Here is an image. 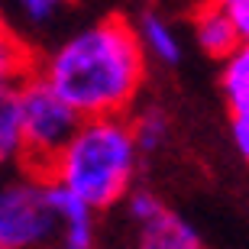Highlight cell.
Returning a JSON list of instances; mask_svg holds the SVG:
<instances>
[{
	"label": "cell",
	"mask_w": 249,
	"mask_h": 249,
	"mask_svg": "<svg viewBox=\"0 0 249 249\" xmlns=\"http://www.w3.org/2000/svg\"><path fill=\"white\" fill-rule=\"evenodd\" d=\"M81 113L68 107L36 71L19 81V133H23V162L46 175L62 149L81 129Z\"/></svg>",
	"instance_id": "4"
},
{
	"label": "cell",
	"mask_w": 249,
	"mask_h": 249,
	"mask_svg": "<svg viewBox=\"0 0 249 249\" xmlns=\"http://www.w3.org/2000/svg\"><path fill=\"white\" fill-rule=\"evenodd\" d=\"M0 249H62L55 185L26 165L0 172Z\"/></svg>",
	"instance_id": "3"
},
{
	"label": "cell",
	"mask_w": 249,
	"mask_h": 249,
	"mask_svg": "<svg viewBox=\"0 0 249 249\" xmlns=\"http://www.w3.org/2000/svg\"><path fill=\"white\" fill-rule=\"evenodd\" d=\"M123 204H126V217L136 223V227H146V223L159 220V217L168 211L165 201H162L156 191H149V188H133Z\"/></svg>",
	"instance_id": "14"
},
{
	"label": "cell",
	"mask_w": 249,
	"mask_h": 249,
	"mask_svg": "<svg viewBox=\"0 0 249 249\" xmlns=\"http://www.w3.org/2000/svg\"><path fill=\"white\" fill-rule=\"evenodd\" d=\"M146 49L136 23L104 17L74 29L36 58V74L81 120L129 117L146 81Z\"/></svg>",
	"instance_id": "1"
},
{
	"label": "cell",
	"mask_w": 249,
	"mask_h": 249,
	"mask_svg": "<svg viewBox=\"0 0 249 249\" xmlns=\"http://www.w3.org/2000/svg\"><path fill=\"white\" fill-rule=\"evenodd\" d=\"M220 7H227V10H236V7H246L249 0H217Z\"/></svg>",
	"instance_id": "17"
},
{
	"label": "cell",
	"mask_w": 249,
	"mask_h": 249,
	"mask_svg": "<svg viewBox=\"0 0 249 249\" xmlns=\"http://www.w3.org/2000/svg\"><path fill=\"white\" fill-rule=\"evenodd\" d=\"M68 7V0H0V10L7 13L10 26L17 29H46L52 26L62 10ZM23 36V33H19Z\"/></svg>",
	"instance_id": "11"
},
{
	"label": "cell",
	"mask_w": 249,
	"mask_h": 249,
	"mask_svg": "<svg viewBox=\"0 0 249 249\" xmlns=\"http://www.w3.org/2000/svg\"><path fill=\"white\" fill-rule=\"evenodd\" d=\"M136 249H201V236L185 217L165 211L159 220L139 227Z\"/></svg>",
	"instance_id": "8"
},
{
	"label": "cell",
	"mask_w": 249,
	"mask_h": 249,
	"mask_svg": "<svg viewBox=\"0 0 249 249\" xmlns=\"http://www.w3.org/2000/svg\"><path fill=\"white\" fill-rule=\"evenodd\" d=\"M220 88L230 110L249 107V39H243L236 52L220 65Z\"/></svg>",
	"instance_id": "12"
},
{
	"label": "cell",
	"mask_w": 249,
	"mask_h": 249,
	"mask_svg": "<svg viewBox=\"0 0 249 249\" xmlns=\"http://www.w3.org/2000/svg\"><path fill=\"white\" fill-rule=\"evenodd\" d=\"M129 126H133V136H136V146H139L142 156H149V152H156V149L165 146L168 129H172L165 110H159L156 104L139 107V110L129 113Z\"/></svg>",
	"instance_id": "13"
},
{
	"label": "cell",
	"mask_w": 249,
	"mask_h": 249,
	"mask_svg": "<svg viewBox=\"0 0 249 249\" xmlns=\"http://www.w3.org/2000/svg\"><path fill=\"white\" fill-rule=\"evenodd\" d=\"M136 33H139V42L146 49V58H156L162 65H178L181 62V42H178L175 29L162 13L149 10L136 19Z\"/></svg>",
	"instance_id": "9"
},
{
	"label": "cell",
	"mask_w": 249,
	"mask_h": 249,
	"mask_svg": "<svg viewBox=\"0 0 249 249\" xmlns=\"http://www.w3.org/2000/svg\"><path fill=\"white\" fill-rule=\"evenodd\" d=\"M233 19H236V26H240V36L249 39V3H246V7H236V10H233Z\"/></svg>",
	"instance_id": "16"
},
{
	"label": "cell",
	"mask_w": 249,
	"mask_h": 249,
	"mask_svg": "<svg viewBox=\"0 0 249 249\" xmlns=\"http://www.w3.org/2000/svg\"><path fill=\"white\" fill-rule=\"evenodd\" d=\"M230 136H233V146H236L240 159L249 165V107L230 110Z\"/></svg>",
	"instance_id": "15"
},
{
	"label": "cell",
	"mask_w": 249,
	"mask_h": 249,
	"mask_svg": "<svg viewBox=\"0 0 249 249\" xmlns=\"http://www.w3.org/2000/svg\"><path fill=\"white\" fill-rule=\"evenodd\" d=\"M191 33H194V42L201 46L204 55L211 58H227L236 52V46L243 42L240 36V26L233 19V10L220 7L217 0H201L191 13Z\"/></svg>",
	"instance_id": "5"
},
{
	"label": "cell",
	"mask_w": 249,
	"mask_h": 249,
	"mask_svg": "<svg viewBox=\"0 0 249 249\" xmlns=\"http://www.w3.org/2000/svg\"><path fill=\"white\" fill-rule=\"evenodd\" d=\"M68 3H71V0H68Z\"/></svg>",
	"instance_id": "18"
},
{
	"label": "cell",
	"mask_w": 249,
	"mask_h": 249,
	"mask_svg": "<svg viewBox=\"0 0 249 249\" xmlns=\"http://www.w3.org/2000/svg\"><path fill=\"white\" fill-rule=\"evenodd\" d=\"M55 211L62 223V249H94L97 243V211L74 194L55 188Z\"/></svg>",
	"instance_id": "6"
},
{
	"label": "cell",
	"mask_w": 249,
	"mask_h": 249,
	"mask_svg": "<svg viewBox=\"0 0 249 249\" xmlns=\"http://www.w3.org/2000/svg\"><path fill=\"white\" fill-rule=\"evenodd\" d=\"M139 152L129 117L84 120L46 175L62 191L74 194L91 211H110L126 201L139 172Z\"/></svg>",
	"instance_id": "2"
},
{
	"label": "cell",
	"mask_w": 249,
	"mask_h": 249,
	"mask_svg": "<svg viewBox=\"0 0 249 249\" xmlns=\"http://www.w3.org/2000/svg\"><path fill=\"white\" fill-rule=\"evenodd\" d=\"M19 81L0 74V168L23 162V133H19Z\"/></svg>",
	"instance_id": "7"
},
{
	"label": "cell",
	"mask_w": 249,
	"mask_h": 249,
	"mask_svg": "<svg viewBox=\"0 0 249 249\" xmlns=\"http://www.w3.org/2000/svg\"><path fill=\"white\" fill-rule=\"evenodd\" d=\"M36 58L39 55L33 52V46L10 26L7 13L0 10V74H10V78H29V74L36 71Z\"/></svg>",
	"instance_id": "10"
}]
</instances>
